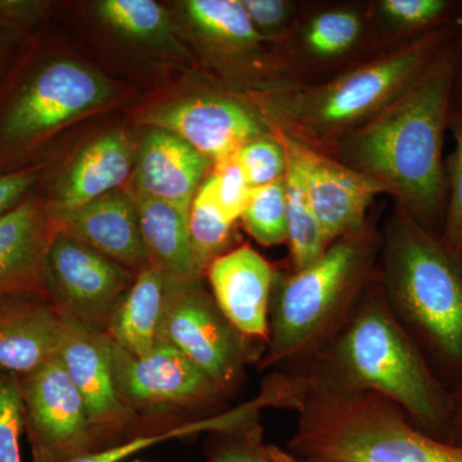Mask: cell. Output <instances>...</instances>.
<instances>
[{
  "mask_svg": "<svg viewBox=\"0 0 462 462\" xmlns=\"http://www.w3.org/2000/svg\"><path fill=\"white\" fill-rule=\"evenodd\" d=\"M136 218L151 263L167 279L197 276L191 263L188 216L163 200L133 189Z\"/></svg>",
  "mask_w": 462,
  "mask_h": 462,
  "instance_id": "7402d4cb",
  "label": "cell"
},
{
  "mask_svg": "<svg viewBox=\"0 0 462 462\" xmlns=\"http://www.w3.org/2000/svg\"><path fill=\"white\" fill-rule=\"evenodd\" d=\"M254 416V406L247 402L236 407V409L230 410V411L216 413L211 418L175 425L171 430L136 437L134 439L127 440V442L111 446L109 448L94 449V451L78 456V457L65 462H121L125 458L130 457V456L144 451L149 447L167 442V440L176 439V438L193 436V434L206 433V431H209V433H221V431L238 430L240 428L249 424Z\"/></svg>",
  "mask_w": 462,
  "mask_h": 462,
  "instance_id": "4316f807",
  "label": "cell"
},
{
  "mask_svg": "<svg viewBox=\"0 0 462 462\" xmlns=\"http://www.w3.org/2000/svg\"><path fill=\"white\" fill-rule=\"evenodd\" d=\"M240 221L249 236L263 247H273L287 242L288 215L284 179L252 190Z\"/></svg>",
  "mask_w": 462,
  "mask_h": 462,
  "instance_id": "83f0119b",
  "label": "cell"
},
{
  "mask_svg": "<svg viewBox=\"0 0 462 462\" xmlns=\"http://www.w3.org/2000/svg\"><path fill=\"white\" fill-rule=\"evenodd\" d=\"M57 358L83 398L98 442L123 433L135 412L118 393L107 334L65 316Z\"/></svg>",
  "mask_w": 462,
  "mask_h": 462,
  "instance_id": "4fadbf2b",
  "label": "cell"
},
{
  "mask_svg": "<svg viewBox=\"0 0 462 462\" xmlns=\"http://www.w3.org/2000/svg\"><path fill=\"white\" fill-rule=\"evenodd\" d=\"M382 231L367 223L331 243L302 270L279 272L270 300L269 334L257 363L264 372L305 364L340 329L378 269Z\"/></svg>",
  "mask_w": 462,
  "mask_h": 462,
  "instance_id": "5b68a950",
  "label": "cell"
},
{
  "mask_svg": "<svg viewBox=\"0 0 462 462\" xmlns=\"http://www.w3.org/2000/svg\"><path fill=\"white\" fill-rule=\"evenodd\" d=\"M234 224L216 202L208 173L194 197L188 218L191 263L197 276L205 278L209 264L230 251Z\"/></svg>",
  "mask_w": 462,
  "mask_h": 462,
  "instance_id": "d4e9b609",
  "label": "cell"
},
{
  "mask_svg": "<svg viewBox=\"0 0 462 462\" xmlns=\"http://www.w3.org/2000/svg\"><path fill=\"white\" fill-rule=\"evenodd\" d=\"M457 27L461 39V53L455 79L454 93H452V108L462 107V26L457 23Z\"/></svg>",
  "mask_w": 462,
  "mask_h": 462,
  "instance_id": "ab89813d",
  "label": "cell"
},
{
  "mask_svg": "<svg viewBox=\"0 0 462 462\" xmlns=\"http://www.w3.org/2000/svg\"><path fill=\"white\" fill-rule=\"evenodd\" d=\"M216 439L209 449L208 462H293L289 449L270 445L263 440L260 421L234 431L214 433Z\"/></svg>",
  "mask_w": 462,
  "mask_h": 462,
  "instance_id": "f1b7e54d",
  "label": "cell"
},
{
  "mask_svg": "<svg viewBox=\"0 0 462 462\" xmlns=\"http://www.w3.org/2000/svg\"><path fill=\"white\" fill-rule=\"evenodd\" d=\"M57 231L50 207L36 200L0 215V300L47 297L45 263Z\"/></svg>",
  "mask_w": 462,
  "mask_h": 462,
  "instance_id": "2e32d148",
  "label": "cell"
},
{
  "mask_svg": "<svg viewBox=\"0 0 462 462\" xmlns=\"http://www.w3.org/2000/svg\"><path fill=\"white\" fill-rule=\"evenodd\" d=\"M273 134L281 141L287 154L285 199H287L288 245L293 270H302L325 254L329 243L325 239L320 224L312 211L307 193L305 163L300 143L294 136L272 125Z\"/></svg>",
  "mask_w": 462,
  "mask_h": 462,
  "instance_id": "603a6c76",
  "label": "cell"
},
{
  "mask_svg": "<svg viewBox=\"0 0 462 462\" xmlns=\"http://www.w3.org/2000/svg\"><path fill=\"white\" fill-rule=\"evenodd\" d=\"M380 9L394 25L424 35L455 23L460 5L448 0H384Z\"/></svg>",
  "mask_w": 462,
  "mask_h": 462,
  "instance_id": "1f68e13d",
  "label": "cell"
},
{
  "mask_svg": "<svg viewBox=\"0 0 462 462\" xmlns=\"http://www.w3.org/2000/svg\"><path fill=\"white\" fill-rule=\"evenodd\" d=\"M23 421L36 462H65L94 451L87 407L57 357L20 376Z\"/></svg>",
  "mask_w": 462,
  "mask_h": 462,
  "instance_id": "9c48e42d",
  "label": "cell"
},
{
  "mask_svg": "<svg viewBox=\"0 0 462 462\" xmlns=\"http://www.w3.org/2000/svg\"><path fill=\"white\" fill-rule=\"evenodd\" d=\"M36 182L33 172H14L0 176V215L9 211L25 197Z\"/></svg>",
  "mask_w": 462,
  "mask_h": 462,
  "instance_id": "8d00e7d4",
  "label": "cell"
},
{
  "mask_svg": "<svg viewBox=\"0 0 462 462\" xmlns=\"http://www.w3.org/2000/svg\"><path fill=\"white\" fill-rule=\"evenodd\" d=\"M133 165L126 134L117 130L89 143L76 156L57 185L50 211H71L123 187Z\"/></svg>",
  "mask_w": 462,
  "mask_h": 462,
  "instance_id": "ffe728a7",
  "label": "cell"
},
{
  "mask_svg": "<svg viewBox=\"0 0 462 462\" xmlns=\"http://www.w3.org/2000/svg\"><path fill=\"white\" fill-rule=\"evenodd\" d=\"M380 288L392 314L449 392L462 385V254L404 209L382 231Z\"/></svg>",
  "mask_w": 462,
  "mask_h": 462,
  "instance_id": "3957f363",
  "label": "cell"
},
{
  "mask_svg": "<svg viewBox=\"0 0 462 462\" xmlns=\"http://www.w3.org/2000/svg\"><path fill=\"white\" fill-rule=\"evenodd\" d=\"M51 215L58 231L87 243L134 273L151 264L132 191L120 188L71 211Z\"/></svg>",
  "mask_w": 462,
  "mask_h": 462,
  "instance_id": "e0dca14e",
  "label": "cell"
},
{
  "mask_svg": "<svg viewBox=\"0 0 462 462\" xmlns=\"http://www.w3.org/2000/svg\"><path fill=\"white\" fill-rule=\"evenodd\" d=\"M209 178L214 185L216 202L225 216L236 223L240 220L254 190L236 157L225 158L220 162H216L214 170L209 172Z\"/></svg>",
  "mask_w": 462,
  "mask_h": 462,
  "instance_id": "e575fe53",
  "label": "cell"
},
{
  "mask_svg": "<svg viewBox=\"0 0 462 462\" xmlns=\"http://www.w3.org/2000/svg\"><path fill=\"white\" fill-rule=\"evenodd\" d=\"M236 157L252 189L282 180L287 171V154L273 130L269 135L247 143Z\"/></svg>",
  "mask_w": 462,
  "mask_h": 462,
  "instance_id": "d6a6232c",
  "label": "cell"
},
{
  "mask_svg": "<svg viewBox=\"0 0 462 462\" xmlns=\"http://www.w3.org/2000/svg\"><path fill=\"white\" fill-rule=\"evenodd\" d=\"M363 32V23L352 11H328L312 18L307 26L305 42L318 57L340 56L351 50Z\"/></svg>",
  "mask_w": 462,
  "mask_h": 462,
  "instance_id": "f546056e",
  "label": "cell"
},
{
  "mask_svg": "<svg viewBox=\"0 0 462 462\" xmlns=\"http://www.w3.org/2000/svg\"><path fill=\"white\" fill-rule=\"evenodd\" d=\"M282 372L309 387L379 394L428 436L448 438L451 392L392 314L376 273L336 336L305 364Z\"/></svg>",
  "mask_w": 462,
  "mask_h": 462,
  "instance_id": "7a4b0ae2",
  "label": "cell"
},
{
  "mask_svg": "<svg viewBox=\"0 0 462 462\" xmlns=\"http://www.w3.org/2000/svg\"><path fill=\"white\" fill-rule=\"evenodd\" d=\"M135 273L87 243L57 231L48 249L45 291L66 318L105 333L109 318Z\"/></svg>",
  "mask_w": 462,
  "mask_h": 462,
  "instance_id": "ba28073f",
  "label": "cell"
},
{
  "mask_svg": "<svg viewBox=\"0 0 462 462\" xmlns=\"http://www.w3.org/2000/svg\"><path fill=\"white\" fill-rule=\"evenodd\" d=\"M165 293L166 276L157 266L151 263L136 273L109 318L108 338L130 355L149 354L158 340Z\"/></svg>",
  "mask_w": 462,
  "mask_h": 462,
  "instance_id": "44dd1931",
  "label": "cell"
},
{
  "mask_svg": "<svg viewBox=\"0 0 462 462\" xmlns=\"http://www.w3.org/2000/svg\"><path fill=\"white\" fill-rule=\"evenodd\" d=\"M23 430L20 376L0 369V462H23L20 440Z\"/></svg>",
  "mask_w": 462,
  "mask_h": 462,
  "instance_id": "836d02e7",
  "label": "cell"
},
{
  "mask_svg": "<svg viewBox=\"0 0 462 462\" xmlns=\"http://www.w3.org/2000/svg\"><path fill=\"white\" fill-rule=\"evenodd\" d=\"M460 53L456 26L396 98L334 145L339 162L380 182L398 207L439 238L447 208L443 144Z\"/></svg>",
  "mask_w": 462,
  "mask_h": 462,
  "instance_id": "6da1fadb",
  "label": "cell"
},
{
  "mask_svg": "<svg viewBox=\"0 0 462 462\" xmlns=\"http://www.w3.org/2000/svg\"><path fill=\"white\" fill-rule=\"evenodd\" d=\"M306 187L312 211L331 245L366 226L367 209L379 194L380 182L300 142Z\"/></svg>",
  "mask_w": 462,
  "mask_h": 462,
  "instance_id": "5bb4252c",
  "label": "cell"
},
{
  "mask_svg": "<svg viewBox=\"0 0 462 462\" xmlns=\"http://www.w3.org/2000/svg\"><path fill=\"white\" fill-rule=\"evenodd\" d=\"M111 84L74 60L45 66L18 94L3 118L2 135L23 141L62 126L105 105Z\"/></svg>",
  "mask_w": 462,
  "mask_h": 462,
  "instance_id": "8fae6325",
  "label": "cell"
},
{
  "mask_svg": "<svg viewBox=\"0 0 462 462\" xmlns=\"http://www.w3.org/2000/svg\"><path fill=\"white\" fill-rule=\"evenodd\" d=\"M293 462H346V461L333 460V458L305 457V456L294 455Z\"/></svg>",
  "mask_w": 462,
  "mask_h": 462,
  "instance_id": "60d3db41",
  "label": "cell"
},
{
  "mask_svg": "<svg viewBox=\"0 0 462 462\" xmlns=\"http://www.w3.org/2000/svg\"><path fill=\"white\" fill-rule=\"evenodd\" d=\"M212 166L208 158L179 136L152 129L136 156L134 189L170 203L189 217L194 197Z\"/></svg>",
  "mask_w": 462,
  "mask_h": 462,
  "instance_id": "ac0fdd59",
  "label": "cell"
},
{
  "mask_svg": "<svg viewBox=\"0 0 462 462\" xmlns=\"http://www.w3.org/2000/svg\"><path fill=\"white\" fill-rule=\"evenodd\" d=\"M249 20L261 35L270 36L281 32L291 16V3L284 0H240Z\"/></svg>",
  "mask_w": 462,
  "mask_h": 462,
  "instance_id": "d590c367",
  "label": "cell"
},
{
  "mask_svg": "<svg viewBox=\"0 0 462 462\" xmlns=\"http://www.w3.org/2000/svg\"><path fill=\"white\" fill-rule=\"evenodd\" d=\"M99 17L127 38L167 47L182 53L166 9L153 0H103L97 3Z\"/></svg>",
  "mask_w": 462,
  "mask_h": 462,
  "instance_id": "484cf974",
  "label": "cell"
},
{
  "mask_svg": "<svg viewBox=\"0 0 462 462\" xmlns=\"http://www.w3.org/2000/svg\"><path fill=\"white\" fill-rule=\"evenodd\" d=\"M111 360L118 393L135 413L207 409L225 397L189 358L161 339L141 357L124 351L111 340Z\"/></svg>",
  "mask_w": 462,
  "mask_h": 462,
  "instance_id": "30bf717a",
  "label": "cell"
},
{
  "mask_svg": "<svg viewBox=\"0 0 462 462\" xmlns=\"http://www.w3.org/2000/svg\"><path fill=\"white\" fill-rule=\"evenodd\" d=\"M182 9L193 29L220 51L248 53L266 41L249 20L240 0H188L182 3Z\"/></svg>",
  "mask_w": 462,
  "mask_h": 462,
  "instance_id": "cb8c5ba5",
  "label": "cell"
},
{
  "mask_svg": "<svg viewBox=\"0 0 462 462\" xmlns=\"http://www.w3.org/2000/svg\"><path fill=\"white\" fill-rule=\"evenodd\" d=\"M158 339L189 358L224 396L238 387L245 367L258 363L264 349L225 318L203 276L166 278Z\"/></svg>",
  "mask_w": 462,
  "mask_h": 462,
  "instance_id": "52a82bcc",
  "label": "cell"
},
{
  "mask_svg": "<svg viewBox=\"0 0 462 462\" xmlns=\"http://www.w3.org/2000/svg\"><path fill=\"white\" fill-rule=\"evenodd\" d=\"M45 8L41 2H0V14L14 21L36 20Z\"/></svg>",
  "mask_w": 462,
  "mask_h": 462,
  "instance_id": "74e56055",
  "label": "cell"
},
{
  "mask_svg": "<svg viewBox=\"0 0 462 462\" xmlns=\"http://www.w3.org/2000/svg\"><path fill=\"white\" fill-rule=\"evenodd\" d=\"M142 123L179 136L216 162L236 156L247 143L273 133L264 115L238 99L197 96L152 109Z\"/></svg>",
  "mask_w": 462,
  "mask_h": 462,
  "instance_id": "7c38bea8",
  "label": "cell"
},
{
  "mask_svg": "<svg viewBox=\"0 0 462 462\" xmlns=\"http://www.w3.org/2000/svg\"><path fill=\"white\" fill-rule=\"evenodd\" d=\"M448 442L462 447V385L449 396Z\"/></svg>",
  "mask_w": 462,
  "mask_h": 462,
  "instance_id": "f35d334b",
  "label": "cell"
},
{
  "mask_svg": "<svg viewBox=\"0 0 462 462\" xmlns=\"http://www.w3.org/2000/svg\"><path fill=\"white\" fill-rule=\"evenodd\" d=\"M65 316L42 296L0 300V369L26 375L57 357Z\"/></svg>",
  "mask_w": 462,
  "mask_h": 462,
  "instance_id": "d6986e66",
  "label": "cell"
},
{
  "mask_svg": "<svg viewBox=\"0 0 462 462\" xmlns=\"http://www.w3.org/2000/svg\"><path fill=\"white\" fill-rule=\"evenodd\" d=\"M276 269L243 245L216 258L205 278L218 309L245 338L266 345Z\"/></svg>",
  "mask_w": 462,
  "mask_h": 462,
  "instance_id": "9a60e30c",
  "label": "cell"
},
{
  "mask_svg": "<svg viewBox=\"0 0 462 462\" xmlns=\"http://www.w3.org/2000/svg\"><path fill=\"white\" fill-rule=\"evenodd\" d=\"M276 409L297 413L291 454L346 462H462V447L418 430L387 398L309 387L282 374Z\"/></svg>",
  "mask_w": 462,
  "mask_h": 462,
  "instance_id": "277c9868",
  "label": "cell"
},
{
  "mask_svg": "<svg viewBox=\"0 0 462 462\" xmlns=\"http://www.w3.org/2000/svg\"><path fill=\"white\" fill-rule=\"evenodd\" d=\"M447 132L454 138V151L445 162L447 208L440 240L462 254V107L449 112Z\"/></svg>",
  "mask_w": 462,
  "mask_h": 462,
  "instance_id": "4dcf8cb0",
  "label": "cell"
},
{
  "mask_svg": "<svg viewBox=\"0 0 462 462\" xmlns=\"http://www.w3.org/2000/svg\"><path fill=\"white\" fill-rule=\"evenodd\" d=\"M456 26L415 36L329 83L263 90L258 106L270 124L310 147L336 145L396 98L451 39Z\"/></svg>",
  "mask_w": 462,
  "mask_h": 462,
  "instance_id": "8992f818",
  "label": "cell"
}]
</instances>
